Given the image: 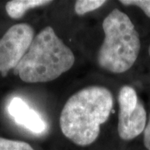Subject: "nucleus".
<instances>
[{
	"mask_svg": "<svg viewBox=\"0 0 150 150\" xmlns=\"http://www.w3.org/2000/svg\"><path fill=\"white\" fill-rule=\"evenodd\" d=\"M113 107L112 93L102 86H89L68 99L59 118L63 134L76 145L93 144Z\"/></svg>",
	"mask_w": 150,
	"mask_h": 150,
	"instance_id": "nucleus-1",
	"label": "nucleus"
},
{
	"mask_svg": "<svg viewBox=\"0 0 150 150\" xmlns=\"http://www.w3.org/2000/svg\"><path fill=\"white\" fill-rule=\"evenodd\" d=\"M74 54L53 28H44L34 36L31 45L14 69L25 83H47L59 78L74 66Z\"/></svg>",
	"mask_w": 150,
	"mask_h": 150,
	"instance_id": "nucleus-2",
	"label": "nucleus"
},
{
	"mask_svg": "<svg viewBox=\"0 0 150 150\" xmlns=\"http://www.w3.org/2000/svg\"><path fill=\"white\" fill-rule=\"evenodd\" d=\"M104 38L98 50L97 61L100 68L112 74L130 69L141 48L139 34L129 17L117 8L103 22Z\"/></svg>",
	"mask_w": 150,
	"mask_h": 150,
	"instance_id": "nucleus-3",
	"label": "nucleus"
},
{
	"mask_svg": "<svg viewBox=\"0 0 150 150\" xmlns=\"http://www.w3.org/2000/svg\"><path fill=\"white\" fill-rule=\"evenodd\" d=\"M118 104V135L125 141L134 139L144 131L147 124L144 105L139 99L135 89L129 85L120 88Z\"/></svg>",
	"mask_w": 150,
	"mask_h": 150,
	"instance_id": "nucleus-4",
	"label": "nucleus"
},
{
	"mask_svg": "<svg viewBox=\"0 0 150 150\" xmlns=\"http://www.w3.org/2000/svg\"><path fill=\"white\" fill-rule=\"evenodd\" d=\"M34 38V30L28 23L9 28L0 39V74L6 76L16 68L27 53Z\"/></svg>",
	"mask_w": 150,
	"mask_h": 150,
	"instance_id": "nucleus-5",
	"label": "nucleus"
},
{
	"mask_svg": "<svg viewBox=\"0 0 150 150\" xmlns=\"http://www.w3.org/2000/svg\"><path fill=\"white\" fill-rule=\"evenodd\" d=\"M8 112L17 124L34 134H42L47 129L43 118L19 97H14L8 105Z\"/></svg>",
	"mask_w": 150,
	"mask_h": 150,
	"instance_id": "nucleus-6",
	"label": "nucleus"
},
{
	"mask_svg": "<svg viewBox=\"0 0 150 150\" xmlns=\"http://www.w3.org/2000/svg\"><path fill=\"white\" fill-rule=\"evenodd\" d=\"M51 3L52 1L48 0H12L6 4L5 9L10 18L18 19L23 16L28 10Z\"/></svg>",
	"mask_w": 150,
	"mask_h": 150,
	"instance_id": "nucleus-7",
	"label": "nucleus"
},
{
	"mask_svg": "<svg viewBox=\"0 0 150 150\" xmlns=\"http://www.w3.org/2000/svg\"><path fill=\"white\" fill-rule=\"evenodd\" d=\"M105 3V0H78L75 2L74 11L78 15H83L99 8Z\"/></svg>",
	"mask_w": 150,
	"mask_h": 150,
	"instance_id": "nucleus-8",
	"label": "nucleus"
},
{
	"mask_svg": "<svg viewBox=\"0 0 150 150\" xmlns=\"http://www.w3.org/2000/svg\"><path fill=\"white\" fill-rule=\"evenodd\" d=\"M0 150H34L26 142L0 138Z\"/></svg>",
	"mask_w": 150,
	"mask_h": 150,
	"instance_id": "nucleus-9",
	"label": "nucleus"
},
{
	"mask_svg": "<svg viewBox=\"0 0 150 150\" xmlns=\"http://www.w3.org/2000/svg\"><path fill=\"white\" fill-rule=\"evenodd\" d=\"M120 3L123 5L139 7L150 18V0H121Z\"/></svg>",
	"mask_w": 150,
	"mask_h": 150,
	"instance_id": "nucleus-10",
	"label": "nucleus"
},
{
	"mask_svg": "<svg viewBox=\"0 0 150 150\" xmlns=\"http://www.w3.org/2000/svg\"><path fill=\"white\" fill-rule=\"evenodd\" d=\"M144 144L146 149L150 150V118L144 131Z\"/></svg>",
	"mask_w": 150,
	"mask_h": 150,
	"instance_id": "nucleus-11",
	"label": "nucleus"
},
{
	"mask_svg": "<svg viewBox=\"0 0 150 150\" xmlns=\"http://www.w3.org/2000/svg\"><path fill=\"white\" fill-rule=\"evenodd\" d=\"M149 56H150V45H149Z\"/></svg>",
	"mask_w": 150,
	"mask_h": 150,
	"instance_id": "nucleus-12",
	"label": "nucleus"
}]
</instances>
